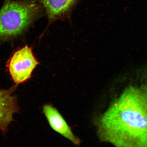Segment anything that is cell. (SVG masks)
I'll list each match as a JSON object with an SVG mask.
<instances>
[{
    "instance_id": "1",
    "label": "cell",
    "mask_w": 147,
    "mask_h": 147,
    "mask_svg": "<svg viewBox=\"0 0 147 147\" xmlns=\"http://www.w3.org/2000/svg\"><path fill=\"white\" fill-rule=\"evenodd\" d=\"M109 106L95 119L102 142L115 147H147V67L117 77Z\"/></svg>"
},
{
    "instance_id": "4",
    "label": "cell",
    "mask_w": 147,
    "mask_h": 147,
    "mask_svg": "<svg viewBox=\"0 0 147 147\" xmlns=\"http://www.w3.org/2000/svg\"><path fill=\"white\" fill-rule=\"evenodd\" d=\"M78 0H41L49 22L69 19Z\"/></svg>"
},
{
    "instance_id": "5",
    "label": "cell",
    "mask_w": 147,
    "mask_h": 147,
    "mask_svg": "<svg viewBox=\"0 0 147 147\" xmlns=\"http://www.w3.org/2000/svg\"><path fill=\"white\" fill-rule=\"evenodd\" d=\"M15 87L0 90V130L5 131L18 111L17 98L13 95Z\"/></svg>"
},
{
    "instance_id": "2",
    "label": "cell",
    "mask_w": 147,
    "mask_h": 147,
    "mask_svg": "<svg viewBox=\"0 0 147 147\" xmlns=\"http://www.w3.org/2000/svg\"><path fill=\"white\" fill-rule=\"evenodd\" d=\"M42 8L33 1H6L0 10V38L21 34L40 16Z\"/></svg>"
},
{
    "instance_id": "3",
    "label": "cell",
    "mask_w": 147,
    "mask_h": 147,
    "mask_svg": "<svg viewBox=\"0 0 147 147\" xmlns=\"http://www.w3.org/2000/svg\"><path fill=\"white\" fill-rule=\"evenodd\" d=\"M38 64L32 48L28 46L16 51L8 64L9 72L14 82L18 84L29 80Z\"/></svg>"
},
{
    "instance_id": "6",
    "label": "cell",
    "mask_w": 147,
    "mask_h": 147,
    "mask_svg": "<svg viewBox=\"0 0 147 147\" xmlns=\"http://www.w3.org/2000/svg\"><path fill=\"white\" fill-rule=\"evenodd\" d=\"M44 114L51 128L77 146L80 144V139L74 135L67 122L57 110L52 105L43 107Z\"/></svg>"
}]
</instances>
